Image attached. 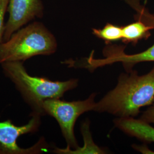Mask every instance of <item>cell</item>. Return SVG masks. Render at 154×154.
<instances>
[{
    "label": "cell",
    "instance_id": "cell-8",
    "mask_svg": "<svg viewBox=\"0 0 154 154\" xmlns=\"http://www.w3.org/2000/svg\"><path fill=\"white\" fill-rule=\"evenodd\" d=\"M114 122L116 127L127 134L146 143L154 142V127L148 122L134 117L118 118Z\"/></svg>",
    "mask_w": 154,
    "mask_h": 154
},
{
    "label": "cell",
    "instance_id": "cell-11",
    "mask_svg": "<svg viewBox=\"0 0 154 154\" xmlns=\"http://www.w3.org/2000/svg\"><path fill=\"white\" fill-rule=\"evenodd\" d=\"M136 11L135 19L140 20L154 29V14L149 12V10L140 4L139 0H125Z\"/></svg>",
    "mask_w": 154,
    "mask_h": 154
},
{
    "label": "cell",
    "instance_id": "cell-2",
    "mask_svg": "<svg viewBox=\"0 0 154 154\" xmlns=\"http://www.w3.org/2000/svg\"><path fill=\"white\" fill-rule=\"evenodd\" d=\"M23 63L7 62L1 65L4 75L14 83L32 112L45 116L42 105L45 100L60 99L66 91L78 86V79L53 81L46 78L32 77L28 74Z\"/></svg>",
    "mask_w": 154,
    "mask_h": 154
},
{
    "label": "cell",
    "instance_id": "cell-10",
    "mask_svg": "<svg viewBox=\"0 0 154 154\" xmlns=\"http://www.w3.org/2000/svg\"><path fill=\"white\" fill-rule=\"evenodd\" d=\"M93 33L98 38L110 43L122 38V27L107 23L102 29H93Z\"/></svg>",
    "mask_w": 154,
    "mask_h": 154
},
{
    "label": "cell",
    "instance_id": "cell-3",
    "mask_svg": "<svg viewBox=\"0 0 154 154\" xmlns=\"http://www.w3.org/2000/svg\"><path fill=\"white\" fill-rule=\"evenodd\" d=\"M57 49L54 35L42 22L29 23L0 44V64L25 62L37 55H49Z\"/></svg>",
    "mask_w": 154,
    "mask_h": 154
},
{
    "label": "cell",
    "instance_id": "cell-13",
    "mask_svg": "<svg viewBox=\"0 0 154 154\" xmlns=\"http://www.w3.org/2000/svg\"><path fill=\"white\" fill-rule=\"evenodd\" d=\"M140 119L149 123L154 124V101L151 105L149 106L147 109L143 112Z\"/></svg>",
    "mask_w": 154,
    "mask_h": 154
},
{
    "label": "cell",
    "instance_id": "cell-5",
    "mask_svg": "<svg viewBox=\"0 0 154 154\" xmlns=\"http://www.w3.org/2000/svg\"><path fill=\"white\" fill-rule=\"evenodd\" d=\"M30 116L28 123L21 126H16L10 119L0 122V154H41L48 148L44 138H40L37 143L27 149L20 147L17 143L20 136L38 131L42 116L31 112Z\"/></svg>",
    "mask_w": 154,
    "mask_h": 154
},
{
    "label": "cell",
    "instance_id": "cell-4",
    "mask_svg": "<svg viewBox=\"0 0 154 154\" xmlns=\"http://www.w3.org/2000/svg\"><path fill=\"white\" fill-rule=\"evenodd\" d=\"M96 94H92L84 100L67 102L60 99L45 100L42 109L45 115H49L58 122L67 147L70 149L79 147L74 135V126L77 118L85 112L94 110Z\"/></svg>",
    "mask_w": 154,
    "mask_h": 154
},
{
    "label": "cell",
    "instance_id": "cell-9",
    "mask_svg": "<svg viewBox=\"0 0 154 154\" xmlns=\"http://www.w3.org/2000/svg\"><path fill=\"white\" fill-rule=\"evenodd\" d=\"M152 29V26L137 20V22L122 27V41L125 44L136 45L140 40L149 38L151 35L150 30Z\"/></svg>",
    "mask_w": 154,
    "mask_h": 154
},
{
    "label": "cell",
    "instance_id": "cell-1",
    "mask_svg": "<svg viewBox=\"0 0 154 154\" xmlns=\"http://www.w3.org/2000/svg\"><path fill=\"white\" fill-rule=\"evenodd\" d=\"M154 101V67L141 75L132 70L122 74L116 88L95 103L93 111L118 118H134L142 107L150 106Z\"/></svg>",
    "mask_w": 154,
    "mask_h": 154
},
{
    "label": "cell",
    "instance_id": "cell-7",
    "mask_svg": "<svg viewBox=\"0 0 154 154\" xmlns=\"http://www.w3.org/2000/svg\"><path fill=\"white\" fill-rule=\"evenodd\" d=\"M105 58L100 60L102 66L111 65L116 62H121L126 72L132 70L137 63L144 62H154V44L149 49L134 54H127L123 48L112 46L104 50Z\"/></svg>",
    "mask_w": 154,
    "mask_h": 154
},
{
    "label": "cell",
    "instance_id": "cell-6",
    "mask_svg": "<svg viewBox=\"0 0 154 154\" xmlns=\"http://www.w3.org/2000/svg\"><path fill=\"white\" fill-rule=\"evenodd\" d=\"M44 5L41 0H9L7 12L9 17L5 23L3 41L10 38L11 35L44 15Z\"/></svg>",
    "mask_w": 154,
    "mask_h": 154
},
{
    "label": "cell",
    "instance_id": "cell-12",
    "mask_svg": "<svg viewBox=\"0 0 154 154\" xmlns=\"http://www.w3.org/2000/svg\"><path fill=\"white\" fill-rule=\"evenodd\" d=\"M9 0H0V44L3 42L5 23L4 22L7 12Z\"/></svg>",
    "mask_w": 154,
    "mask_h": 154
}]
</instances>
